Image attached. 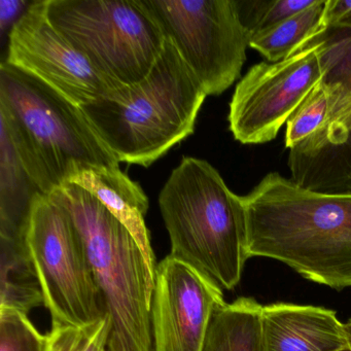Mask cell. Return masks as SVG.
Segmentation results:
<instances>
[{
  "label": "cell",
  "instance_id": "6da1fadb",
  "mask_svg": "<svg viewBox=\"0 0 351 351\" xmlns=\"http://www.w3.org/2000/svg\"><path fill=\"white\" fill-rule=\"evenodd\" d=\"M242 200L250 258L278 261L336 291L351 287V194L314 192L270 172Z\"/></svg>",
  "mask_w": 351,
  "mask_h": 351
},
{
  "label": "cell",
  "instance_id": "7a4b0ae2",
  "mask_svg": "<svg viewBox=\"0 0 351 351\" xmlns=\"http://www.w3.org/2000/svg\"><path fill=\"white\" fill-rule=\"evenodd\" d=\"M172 42L149 75L82 108L98 136L119 163L149 167L193 134L206 99Z\"/></svg>",
  "mask_w": 351,
  "mask_h": 351
},
{
  "label": "cell",
  "instance_id": "3957f363",
  "mask_svg": "<svg viewBox=\"0 0 351 351\" xmlns=\"http://www.w3.org/2000/svg\"><path fill=\"white\" fill-rule=\"evenodd\" d=\"M0 114L1 129L43 194L61 188L77 167H120L82 108L5 61L0 67Z\"/></svg>",
  "mask_w": 351,
  "mask_h": 351
},
{
  "label": "cell",
  "instance_id": "277c9868",
  "mask_svg": "<svg viewBox=\"0 0 351 351\" xmlns=\"http://www.w3.org/2000/svg\"><path fill=\"white\" fill-rule=\"evenodd\" d=\"M172 258L221 289H235L250 258L242 197L205 160L184 157L159 196Z\"/></svg>",
  "mask_w": 351,
  "mask_h": 351
},
{
  "label": "cell",
  "instance_id": "5b68a950",
  "mask_svg": "<svg viewBox=\"0 0 351 351\" xmlns=\"http://www.w3.org/2000/svg\"><path fill=\"white\" fill-rule=\"evenodd\" d=\"M51 195L69 209L85 241L112 332L108 351H153L151 310L155 289L130 232L93 195L71 182Z\"/></svg>",
  "mask_w": 351,
  "mask_h": 351
},
{
  "label": "cell",
  "instance_id": "8992f818",
  "mask_svg": "<svg viewBox=\"0 0 351 351\" xmlns=\"http://www.w3.org/2000/svg\"><path fill=\"white\" fill-rule=\"evenodd\" d=\"M53 25L99 73L119 85L138 83L166 36L145 0H46Z\"/></svg>",
  "mask_w": 351,
  "mask_h": 351
},
{
  "label": "cell",
  "instance_id": "52a82bcc",
  "mask_svg": "<svg viewBox=\"0 0 351 351\" xmlns=\"http://www.w3.org/2000/svg\"><path fill=\"white\" fill-rule=\"evenodd\" d=\"M26 240L54 326H84L108 315L85 241L54 195L34 193Z\"/></svg>",
  "mask_w": 351,
  "mask_h": 351
},
{
  "label": "cell",
  "instance_id": "ba28073f",
  "mask_svg": "<svg viewBox=\"0 0 351 351\" xmlns=\"http://www.w3.org/2000/svg\"><path fill=\"white\" fill-rule=\"evenodd\" d=\"M145 3L207 96L221 95L239 79L250 34L236 0Z\"/></svg>",
  "mask_w": 351,
  "mask_h": 351
},
{
  "label": "cell",
  "instance_id": "9c48e42d",
  "mask_svg": "<svg viewBox=\"0 0 351 351\" xmlns=\"http://www.w3.org/2000/svg\"><path fill=\"white\" fill-rule=\"evenodd\" d=\"M322 43L306 40L279 62L254 64L236 86L230 102V130L243 145L270 143L324 77Z\"/></svg>",
  "mask_w": 351,
  "mask_h": 351
},
{
  "label": "cell",
  "instance_id": "30bf717a",
  "mask_svg": "<svg viewBox=\"0 0 351 351\" xmlns=\"http://www.w3.org/2000/svg\"><path fill=\"white\" fill-rule=\"evenodd\" d=\"M5 62L46 84L80 108L122 87L99 73L53 25L46 0L32 3L10 30Z\"/></svg>",
  "mask_w": 351,
  "mask_h": 351
},
{
  "label": "cell",
  "instance_id": "8fae6325",
  "mask_svg": "<svg viewBox=\"0 0 351 351\" xmlns=\"http://www.w3.org/2000/svg\"><path fill=\"white\" fill-rule=\"evenodd\" d=\"M322 40L324 81L332 92L326 145L289 164L291 180L308 190L351 194V30L326 29Z\"/></svg>",
  "mask_w": 351,
  "mask_h": 351
},
{
  "label": "cell",
  "instance_id": "7c38bea8",
  "mask_svg": "<svg viewBox=\"0 0 351 351\" xmlns=\"http://www.w3.org/2000/svg\"><path fill=\"white\" fill-rule=\"evenodd\" d=\"M223 289L168 254L158 263L152 300L153 351H203Z\"/></svg>",
  "mask_w": 351,
  "mask_h": 351
},
{
  "label": "cell",
  "instance_id": "4fadbf2b",
  "mask_svg": "<svg viewBox=\"0 0 351 351\" xmlns=\"http://www.w3.org/2000/svg\"><path fill=\"white\" fill-rule=\"evenodd\" d=\"M262 332L266 351H340L349 344L347 324L319 306H263Z\"/></svg>",
  "mask_w": 351,
  "mask_h": 351
},
{
  "label": "cell",
  "instance_id": "5bb4252c",
  "mask_svg": "<svg viewBox=\"0 0 351 351\" xmlns=\"http://www.w3.org/2000/svg\"><path fill=\"white\" fill-rule=\"evenodd\" d=\"M66 182L77 184L93 195L130 232L156 277L158 264L145 221L149 202L143 188L120 167L106 166L77 167Z\"/></svg>",
  "mask_w": 351,
  "mask_h": 351
},
{
  "label": "cell",
  "instance_id": "9a60e30c",
  "mask_svg": "<svg viewBox=\"0 0 351 351\" xmlns=\"http://www.w3.org/2000/svg\"><path fill=\"white\" fill-rule=\"evenodd\" d=\"M27 223L0 228V309L28 315L45 305L44 293L26 240Z\"/></svg>",
  "mask_w": 351,
  "mask_h": 351
},
{
  "label": "cell",
  "instance_id": "2e32d148",
  "mask_svg": "<svg viewBox=\"0 0 351 351\" xmlns=\"http://www.w3.org/2000/svg\"><path fill=\"white\" fill-rule=\"evenodd\" d=\"M262 309L254 298L240 297L215 310L203 351H266Z\"/></svg>",
  "mask_w": 351,
  "mask_h": 351
},
{
  "label": "cell",
  "instance_id": "e0dca14e",
  "mask_svg": "<svg viewBox=\"0 0 351 351\" xmlns=\"http://www.w3.org/2000/svg\"><path fill=\"white\" fill-rule=\"evenodd\" d=\"M324 3L326 0H316L315 5L309 9L254 34L250 48L260 53L267 62L287 59L306 40L326 30L322 24Z\"/></svg>",
  "mask_w": 351,
  "mask_h": 351
},
{
  "label": "cell",
  "instance_id": "ac0fdd59",
  "mask_svg": "<svg viewBox=\"0 0 351 351\" xmlns=\"http://www.w3.org/2000/svg\"><path fill=\"white\" fill-rule=\"evenodd\" d=\"M112 318L84 326H54L47 335L45 351H108Z\"/></svg>",
  "mask_w": 351,
  "mask_h": 351
},
{
  "label": "cell",
  "instance_id": "d6986e66",
  "mask_svg": "<svg viewBox=\"0 0 351 351\" xmlns=\"http://www.w3.org/2000/svg\"><path fill=\"white\" fill-rule=\"evenodd\" d=\"M236 3L240 19L252 38L258 32L309 9L316 0H236Z\"/></svg>",
  "mask_w": 351,
  "mask_h": 351
},
{
  "label": "cell",
  "instance_id": "ffe728a7",
  "mask_svg": "<svg viewBox=\"0 0 351 351\" xmlns=\"http://www.w3.org/2000/svg\"><path fill=\"white\" fill-rule=\"evenodd\" d=\"M47 335L40 334L26 314L0 309V351H45Z\"/></svg>",
  "mask_w": 351,
  "mask_h": 351
},
{
  "label": "cell",
  "instance_id": "44dd1931",
  "mask_svg": "<svg viewBox=\"0 0 351 351\" xmlns=\"http://www.w3.org/2000/svg\"><path fill=\"white\" fill-rule=\"evenodd\" d=\"M324 29L351 30V0H326Z\"/></svg>",
  "mask_w": 351,
  "mask_h": 351
},
{
  "label": "cell",
  "instance_id": "7402d4cb",
  "mask_svg": "<svg viewBox=\"0 0 351 351\" xmlns=\"http://www.w3.org/2000/svg\"><path fill=\"white\" fill-rule=\"evenodd\" d=\"M32 3L20 1V0H1L0 1V27L1 32H5L9 26L12 25L20 19L29 8Z\"/></svg>",
  "mask_w": 351,
  "mask_h": 351
},
{
  "label": "cell",
  "instance_id": "603a6c76",
  "mask_svg": "<svg viewBox=\"0 0 351 351\" xmlns=\"http://www.w3.org/2000/svg\"><path fill=\"white\" fill-rule=\"evenodd\" d=\"M347 324V328H348V332H349V344L347 345L346 347H345L344 349H342V350L340 351H351V324L349 322H346Z\"/></svg>",
  "mask_w": 351,
  "mask_h": 351
},
{
  "label": "cell",
  "instance_id": "cb8c5ba5",
  "mask_svg": "<svg viewBox=\"0 0 351 351\" xmlns=\"http://www.w3.org/2000/svg\"><path fill=\"white\" fill-rule=\"evenodd\" d=\"M348 322H350V324H351V318H350V319L348 320Z\"/></svg>",
  "mask_w": 351,
  "mask_h": 351
}]
</instances>
